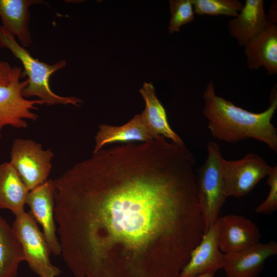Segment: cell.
Here are the masks:
<instances>
[{
	"mask_svg": "<svg viewBox=\"0 0 277 277\" xmlns=\"http://www.w3.org/2000/svg\"><path fill=\"white\" fill-rule=\"evenodd\" d=\"M24 261L21 244L12 227L0 215V277H15Z\"/></svg>",
	"mask_w": 277,
	"mask_h": 277,
	"instance_id": "d6986e66",
	"label": "cell"
},
{
	"mask_svg": "<svg viewBox=\"0 0 277 277\" xmlns=\"http://www.w3.org/2000/svg\"><path fill=\"white\" fill-rule=\"evenodd\" d=\"M140 92L145 103V109L141 114L153 137L156 138L162 136L177 144L185 145L182 138L171 128L165 109L156 97L152 83H144Z\"/></svg>",
	"mask_w": 277,
	"mask_h": 277,
	"instance_id": "2e32d148",
	"label": "cell"
},
{
	"mask_svg": "<svg viewBox=\"0 0 277 277\" xmlns=\"http://www.w3.org/2000/svg\"><path fill=\"white\" fill-rule=\"evenodd\" d=\"M192 153L160 136L93 153L54 180L74 277H179L204 234Z\"/></svg>",
	"mask_w": 277,
	"mask_h": 277,
	"instance_id": "6da1fadb",
	"label": "cell"
},
{
	"mask_svg": "<svg viewBox=\"0 0 277 277\" xmlns=\"http://www.w3.org/2000/svg\"><path fill=\"white\" fill-rule=\"evenodd\" d=\"M28 84L27 79L22 82L17 80L8 85L0 86V138L5 126L26 128L28 124L24 119L35 121L38 118L31 110L38 109L36 105L44 103L38 99L29 100L23 96L22 90Z\"/></svg>",
	"mask_w": 277,
	"mask_h": 277,
	"instance_id": "ba28073f",
	"label": "cell"
},
{
	"mask_svg": "<svg viewBox=\"0 0 277 277\" xmlns=\"http://www.w3.org/2000/svg\"><path fill=\"white\" fill-rule=\"evenodd\" d=\"M260 155L250 153L237 160H221L222 174L227 197H242L247 194L271 169Z\"/></svg>",
	"mask_w": 277,
	"mask_h": 277,
	"instance_id": "52a82bcc",
	"label": "cell"
},
{
	"mask_svg": "<svg viewBox=\"0 0 277 277\" xmlns=\"http://www.w3.org/2000/svg\"><path fill=\"white\" fill-rule=\"evenodd\" d=\"M207 159L196 172L198 201L204 233L217 221L220 210L227 199L221 168L223 157L220 145L209 142L207 145Z\"/></svg>",
	"mask_w": 277,
	"mask_h": 277,
	"instance_id": "277c9868",
	"label": "cell"
},
{
	"mask_svg": "<svg viewBox=\"0 0 277 277\" xmlns=\"http://www.w3.org/2000/svg\"><path fill=\"white\" fill-rule=\"evenodd\" d=\"M263 0H246L238 15L230 20L228 29L239 45L244 46L268 26Z\"/></svg>",
	"mask_w": 277,
	"mask_h": 277,
	"instance_id": "4fadbf2b",
	"label": "cell"
},
{
	"mask_svg": "<svg viewBox=\"0 0 277 277\" xmlns=\"http://www.w3.org/2000/svg\"><path fill=\"white\" fill-rule=\"evenodd\" d=\"M247 66L256 70L263 66L269 75L277 73V26L268 22L266 29L244 46Z\"/></svg>",
	"mask_w": 277,
	"mask_h": 277,
	"instance_id": "5bb4252c",
	"label": "cell"
},
{
	"mask_svg": "<svg viewBox=\"0 0 277 277\" xmlns=\"http://www.w3.org/2000/svg\"><path fill=\"white\" fill-rule=\"evenodd\" d=\"M29 190L9 162L0 164V209L10 210L15 216L25 211Z\"/></svg>",
	"mask_w": 277,
	"mask_h": 277,
	"instance_id": "ac0fdd59",
	"label": "cell"
},
{
	"mask_svg": "<svg viewBox=\"0 0 277 277\" xmlns=\"http://www.w3.org/2000/svg\"><path fill=\"white\" fill-rule=\"evenodd\" d=\"M194 277H214V274L211 273H205Z\"/></svg>",
	"mask_w": 277,
	"mask_h": 277,
	"instance_id": "cb8c5ba5",
	"label": "cell"
},
{
	"mask_svg": "<svg viewBox=\"0 0 277 277\" xmlns=\"http://www.w3.org/2000/svg\"><path fill=\"white\" fill-rule=\"evenodd\" d=\"M55 186L53 180L46 182L29 191L26 201L29 212L43 229V233L51 253L61 254V248L56 235L54 219Z\"/></svg>",
	"mask_w": 277,
	"mask_h": 277,
	"instance_id": "9c48e42d",
	"label": "cell"
},
{
	"mask_svg": "<svg viewBox=\"0 0 277 277\" xmlns=\"http://www.w3.org/2000/svg\"><path fill=\"white\" fill-rule=\"evenodd\" d=\"M39 0H0V17L2 26L14 37L24 48L32 42L29 24L30 20L29 7L43 3Z\"/></svg>",
	"mask_w": 277,
	"mask_h": 277,
	"instance_id": "9a60e30c",
	"label": "cell"
},
{
	"mask_svg": "<svg viewBox=\"0 0 277 277\" xmlns=\"http://www.w3.org/2000/svg\"><path fill=\"white\" fill-rule=\"evenodd\" d=\"M53 152L29 139L16 138L12 143L10 163L29 191L48 180Z\"/></svg>",
	"mask_w": 277,
	"mask_h": 277,
	"instance_id": "8992f818",
	"label": "cell"
},
{
	"mask_svg": "<svg viewBox=\"0 0 277 277\" xmlns=\"http://www.w3.org/2000/svg\"><path fill=\"white\" fill-rule=\"evenodd\" d=\"M194 13L199 15H223L236 17L243 7L238 0H191Z\"/></svg>",
	"mask_w": 277,
	"mask_h": 277,
	"instance_id": "ffe728a7",
	"label": "cell"
},
{
	"mask_svg": "<svg viewBox=\"0 0 277 277\" xmlns=\"http://www.w3.org/2000/svg\"><path fill=\"white\" fill-rule=\"evenodd\" d=\"M224 256L219 246L216 222L204 233L200 243L193 249L179 277H194L205 273L214 274L223 268Z\"/></svg>",
	"mask_w": 277,
	"mask_h": 277,
	"instance_id": "8fae6325",
	"label": "cell"
},
{
	"mask_svg": "<svg viewBox=\"0 0 277 277\" xmlns=\"http://www.w3.org/2000/svg\"><path fill=\"white\" fill-rule=\"evenodd\" d=\"M94 139L93 153L98 151L104 146L110 143L144 142L155 138L146 127L141 114H137L121 126L101 125Z\"/></svg>",
	"mask_w": 277,
	"mask_h": 277,
	"instance_id": "e0dca14e",
	"label": "cell"
},
{
	"mask_svg": "<svg viewBox=\"0 0 277 277\" xmlns=\"http://www.w3.org/2000/svg\"><path fill=\"white\" fill-rule=\"evenodd\" d=\"M267 183L270 187L266 199L255 208L258 213L269 214L277 209V167H271L267 175Z\"/></svg>",
	"mask_w": 277,
	"mask_h": 277,
	"instance_id": "7402d4cb",
	"label": "cell"
},
{
	"mask_svg": "<svg viewBox=\"0 0 277 277\" xmlns=\"http://www.w3.org/2000/svg\"><path fill=\"white\" fill-rule=\"evenodd\" d=\"M0 47L8 49L24 67L23 75L28 76V82L22 90L25 98L36 96L48 106L68 104L78 106L82 103V100L77 97L58 95L50 87L51 75L66 66L65 60H61L53 64H49L35 58L2 25H0Z\"/></svg>",
	"mask_w": 277,
	"mask_h": 277,
	"instance_id": "3957f363",
	"label": "cell"
},
{
	"mask_svg": "<svg viewBox=\"0 0 277 277\" xmlns=\"http://www.w3.org/2000/svg\"><path fill=\"white\" fill-rule=\"evenodd\" d=\"M22 69L0 60V86H6L23 77Z\"/></svg>",
	"mask_w": 277,
	"mask_h": 277,
	"instance_id": "603a6c76",
	"label": "cell"
},
{
	"mask_svg": "<svg viewBox=\"0 0 277 277\" xmlns=\"http://www.w3.org/2000/svg\"><path fill=\"white\" fill-rule=\"evenodd\" d=\"M216 223L219 246L224 254L236 252L260 242L259 229L247 218L230 214L219 217Z\"/></svg>",
	"mask_w": 277,
	"mask_h": 277,
	"instance_id": "30bf717a",
	"label": "cell"
},
{
	"mask_svg": "<svg viewBox=\"0 0 277 277\" xmlns=\"http://www.w3.org/2000/svg\"><path fill=\"white\" fill-rule=\"evenodd\" d=\"M203 100V113L215 138L227 143L255 139L277 152V129L271 122L277 109L275 89L270 97L269 106L259 113L247 111L217 95L212 81L204 91Z\"/></svg>",
	"mask_w": 277,
	"mask_h": 277,
	"instance_id": "7a4b0ae2",
	"label": "cell"
},
{
	"mask_svg": "<svg viewBox=\"0 0 277 277\" xmlns=\"http://www.w3.org/2000/svg\"><path fill=\"white\" fill-rule=\"evenodd\" d=\"M12 229L21 244L25 261L38 277H57L61 269L50 260L51 253L43 232L29 212L16 215Z\"/></svg>",
	"mask_w": 277,
	"mask_h": 277,
	"instance_id": "5b68a950",
	"label": "cell"
},
{
	"mask_svg": "<svg viewBox=\"0 0 277 277\" xmlns=\"http://www.w3.org/2000/svg\"><path fill=\"white\" fill-rule=\"evenodd\" d=\"M168 31L170 34L179 32L180 28L192 22L194 19V11L191 0H171Z\"/></svg>",
	"mask_w": 277,
	"mask_h": 277,
	"instance_id": "44dd1931",
	"label": "cell"
},
{
	"mask_svg": "<svg viewBox=\"0 0 277 277\" xmlns=\"http://www.w3.org/2000/svg\"><path fill=\"white\" fill-rule=\"evenodd\" d=\"M277 254V243L259 242L240 251L225 254L223 269L227 277H258L265 261Z\"/></svg>",
	"mask_w": 277,
	"mask_h": 277,
	"instance_id": "7c38bea8",
	"label": "cell"
}]
</instances>
